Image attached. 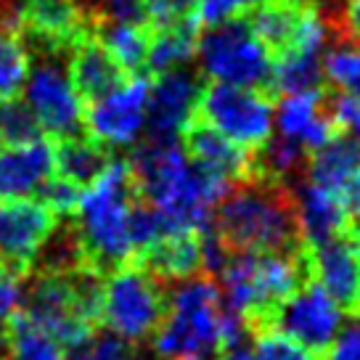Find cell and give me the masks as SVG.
<instances>
[{
	"instance_id": "d4e9b609",
	"label": "cell",
	"mask_w": 360,
	"mask_h": 360,
	"mask_svg": "<svg viewBox=\"0 0 360 360\" xmlns=\"http://www.w3.org/2000/svg\"><path fill=\"white\" fill-rule=\"evenodd\" d=\"M93 11V8H90ZM93 34L130 77H146L148 27L106 22L93 13Z\"/></svg>"
},
{
	"instance_id": "e0dca14e",
	"label": "cell",
	"mask_w": 360,
	"mask_h": 360,
	"mask_svg": "<svg viewBox=\"0 0 360 360\" xmlns=\"http://www.w3.org/2000/svg\"><path fill=\"white\" fill-rule=\"evenodd\" d=\"M328 85L302 93H286L276 106V122L281 135L297 141L310 154L337 135L331 112H328Z\"/></svg>"
},
{
	"instance_id": "83f0119b",
	"label": "cell",
	"mask_w": 360,
	"mask_h": 360,
	"mask_svg": "<svg viewBox=\"0 0 360 360\" xmlns=\"http://www.w3.org/2000/svg\"><path fill=\"white\" fill-rule=\"evenodd\" d=\"M30 75V53L16 30L0 27V96H19Z\"/></svg>"
},
{
	"instance_id": "60d3db41",
	"label": "cell",
	"mask_w": 360,
	"mask_h": 360,
	"mask_svg": "<svg viewBox=\"0 0 360 360\" xmlns=\"http://www.w3.org/2000/svg\"><path fill=\"white\" fill-rule=\"evenodd\" d=\"M11 19V0H0V24Z\"/></svg>"
},
{
	"instance_id": "ffe728a7",
	"label": "cell",
	"mask_w": 360,
	"mask_h": 360,
	"mask_svg": "<svg viewBox=\"0 0 360 360\" xmlns=\"http://www.w3.org/2000/svg\"><path fill=\"white\" fill-rule=\"evenodd\" d=\"M53 175V141L37 138L16 148H0V199L32 196Z\"/></svg>"
},
{
	"instance_id": "f546056e",
	"label": "cell",
	"mask_w": 360,
	"mask_h": 360,
	"mask_svg": "<svg viewBox=\"0 0 360 360\" xmlns=\"http://www.w3.org/2000/svg\"><path fill=\"white\" fill-rule=\"evenodd\" d=\"M252 342H255V352H257L255 358L257 360H321V355L310 352L304 345H300L297 339H292L278 328L259 331L252 337Z\"/></svg>"
},
{
	"instance_id": "d590c367",
	"label": "cell",
	"mask_w": 360,
	"mask_h": 360,
	"mask_svg": "<svg viewBox=\"0 0 360 360\" xmlns=\"http://www.w3.org/2000/svg\"><path fill=\"white\" fill-rule=\"evenodd\" d=\"M334 37L337 43L360 45V0H342Z\"/></svg>"
},
{
	"instance_id": "5b68a950",
	"label": "cell",
	"mask_w": 360,
	"mask_h": 360,
	"mask_svg": "<svg viewBox=\"0 0 360 360\" xmlns=\"http://www.w3.org/2000/svg\"><path fill=\"white\" fill-rule=\"evenodd\" d=\"M169 304V286L141 262H124L106 276L103 286V323L109 331L133 342L154 337Z\"/></svg>"
},
{
	"instance_id": "f1b7e54d",
	"label": "cell",
	"mask_w": 360,
	"mask_h": 360,
	"mask_svg": "<svg viewBox=\"0 0 360 360\" xmlns=\"http://www.w3.org/2000/svg\"><path fill=\"white\" fill-rule=\"evenodd\" d=\"M323 77L342 93L360 98V45L342 43L323 56Z\"/></svg>"
},
{
	"instance_id": "603a6c76",
	"label": "cell",
	"mask_w": 360,
	"mask_h": 360,
	"mask_svg": "<svg viewBox=\"0 0 360 360\" xmlns=\"http://www.w3.org/2000/svg\"><path fill=\"white\" fill-rule=\"evenodd\" d=\"M112 162V148L93 135L82 133L53 141V167L58 169V178L75 183L82 191L101 178Z\"/></svg>"
},
{
	"instance_id": "52a82bcc",
	"label": "cell",
	"mask_w": 360,
	"mask_h": 360,
	"mask_svg": "<svg viewBox=\"0 0 360 360\" xmlns=\"http://www.w3.org/2000/svg\"><path fill=\"white\" fill-rule=\"evenodd\" d=\"M273 106L276 101L262 90L204 79L193 114L210 127H214L217 133L231 138L233 143L255 151L270 138Z\"/></svg>"
},
{
	"instance_id": "7c38bea8",
	"label": "cell",
	"mask_w": 360,
	"mask_h": 360,
	"mask_svg": "<svg viewBox=\"0 0 360 360\" xmlns=\"http://www.w3.org/2000/svg\"><path fill=\"white\" fill-rule=\"evenodd\" d=\"M148 77H130L85 109V130L109 148L133 146L146 122Z\"/></svg>"
},
{
	"instance_id": "484cf974",
	"label": "cell",
	"mask_w": 360,
	"mask_h": 360,
	"mask_svg": "<svg viewBox=\"0 0 360 360\" xmlns=\"http://www.w3.org/2000/svg\"><path fill=\"white\" fill-rule=\"evenodd\" d=\"M67 349L58 345L27 310H13L6 318V360H64Z\"/></svg>"
},
{
	"instance_id": "cb8c5ba5",
	"label": "cell",
	"mask_w": 360,
	"mask_h": 360,
	"mask_svg": "<svg viewBox=\"0 0 360 360\" xmlns=\"http://www.w3.org/2000/svg\"><path fill=\"white\" fill-rule=\"evenodd\" d=\"M202 34V19L167 24V27H148V53L146 77H157L172 69L188 67L196 58V45Z\"/></svg>"
},
{
	"instance_id": "e575fe53",
	"label": "cell",
	"mask_w": 360,
	"mask_h": 360,
	"mask_svg": "<svg viewBox=\"0 0 360 360\" xmlns=\"http://www.w3.org/2000/svg\"><path fill=\"white\" fill-rule=\"evenodd\" d=\"M257 3L262 0H202L199 6V19L202 24H220L228 19H238V16H247Z\"/></svg>"
},
{
	"instance_id": "8d00e7d4",
	"label": "cell",
	"mask_w": 360,
	"mask_h": 360,
	"mask_svg": "<svg viewBox=\"0 0 360 360\" xmlns=\"http://www.w3.org/2000/svg\"><path fill=\"white\" fill-rule=\"evenodd\" d=\"M321 360H360V315L339 334Z\"/></svg>"
},
{
	"instance_id": "1f68e13d",
	"label": "cell",
	"mask_w": 360,
	"mask_h": 360,
	"mask_svg": "<svg viewBox=\"0 0 360 360\" xmlns=\"http://www.w3.org/2000/svg\"><path fill=\"white\" fill-rule=\"evenodd\" d=\"M148 11V27H167V24L199 19L202 0H143Z\"/></svg>"
},
{
	"instance_id": "30bf717a",
	"label": "cell",
	"mask_w": 360,
	"mask_h": 360,
	"mask_svg": "<svg viewBox=\"0 0 360 360\" xmlns=\"http://www.w3.org/2000/svg\"><path fill=\"white\" fill-rule=\"evenodd\" d=\"M64 56H30L27 103L51 141L85 133V109L61 67Z\"/></svg>"
},
{
	"instance_id": "5bb4252c",
	"label": "cell",
	"mask_w": 360,
	"mask_h": 360,
	"mask_svg": "<svg viewBox=\"0 0 360 360\" xmlns=\"http://www.w3.org/2000/svg\"><path fill=\"white\" fill-rule=\"evenodd\" d=\"M202 69L180 67L148 79L146 124L148 138H178L183 122L193 114L204 85Z\"/></svg>"
},
{
	"instance_id": "f35d334b",
	"label": "cell",
	"mask_w": 360,
	"mask_h": 360,
	"mask_svg": "<svg viewBox=\"0 0 360 360\" xmlns=\"http://www.w3.org/2000/svg\"><path fill=\"white\" fill-rule=\"evenodd\" d=\"M217 360H257L249 349H241V347H233V349H228L225 355H220Z\"/></svg>"
},
{
	"instance_id": "2e32d148",
	"label": "cell",
	"mask_w": 360,
	"mask_h": 360,
	"mask_svg": "<svg viewBox=\"0 0 360 360\" xmlns=\"http://www.w3.org/2000/svg\"><path fill=\"white\" fill-rule=\"evenodd\" d=\"M178 141L186 157L207 167L210 172L225 178L228 183H244L255 180V151L238 146L223 133H217L214 127L191 114L178 133Z\"/></svg>"
},
{
	"instance_id": "d6a6232c",
	"label": "cell",
	"mask_w": 360,
	"mask_h": 360,
	"mask_svg": "<svg viewBox=\"0 0 360 360\" xmlns=\"http://www.w3.org/2000/svg\"><path fill=\"white\" fill-rule=\"evenodd\" d=\"M98 19L120 24H138V27H148V11L143 0H101L96 6H90Z\"/></svg>"
},
{
	"instance_id": "4dcf8cb0",
	"label": "cell",
	"mask_w": 360,
	"mask_h": 360,
	"mask_svg": "<svg viewBox=\"0 0 360 360\" xmlns=\"http://www.w3.org/2000/svg\"><path fill=\"white\" fill-rule=\"evenodd\" d=\"M37 199L40 202H45L53 212L58 214V217H67V220H72L75 214H77L79 210V199H82V188L79 186H75V183H69V180L64 178H51L45 180L43 186L37 188Z\"/></svg>"
},
{
	"instance_id": "ab89813d",
	"label": "cell",
	"mask_w": 360,
	"mask_h": 360,
	"mask_svg": "<svg viewBox=\"0 0 360 360\" xmlns=\"http://www.w3.org/2000/svg\"><path fill=\"white\" fill-rule=\"evenodd\" d=\"M64 360H93V355L88 352V347H85V345H79V347L72 349V355H69V358H64Z\"/></svg>"
},
{
	"instance_id": "9a60e30c",
	"label": "cell",
	"mask_w": 360,
	"mask_h": 360,
	"mask_svg": "<svg viewBox=\"0 0 360 360\" xmlns=\"http://www.w3.org/2000/svg\"><path fill=\"white\" fill-rule=\"evenodd\" d=\"M304 178L355 214L360 207V143L345 133L328 138L323 146L307 154Z\"/></svg>"
},
{
	"instance_id": "d6986e66",
	"label": "cell",
	"mask_w": 360,
	"mask_h": 360,
	"mask_svg": "<svg viewBox=\"0 0 360 360\" xmlns=\"http://www.w3.org/2000/svg\"><path fill=\"white\" fill-rule=\"evenodd\" d=\"M310 8L313 0H262L247 13L249 27L268 51L270 61L283 58L297 45Z\"/></svg>"
},
{
	"instance_id": "7402d4cb",
	"label": "cell",
	"mask_w": 360,
	"mask_h": 360,
	"mask_svg": "<svg viewBox=\"0 0 360 360\" xmlns=\"http://www.w3.org/2000/svg\"><path fill=\"white\" fill-rule=\"evenodd\" d=\"M294 199H297L300 231H302V238L307 247H318L328 238L349 231L352 212L339 199H334L323 188H318L307 178L294 188Z\"/></svg>"
},
{
	"instance_id": "6da1fadb",
	"label": "cell",
	"mask_w": 360,
	"mask_h": 360,
	"mask_svg": "<svg viewBox=\"0 0 360 360\" xmlns=\"http://www.w3.org/2000/svg\"><path fill=\"white\" fill-rule=\"evenodd\" d=\"M210 225L228 255L297 252L307 247L297 220L294 188L283 180L236 183L217 202Z\"/></svg>"
},
{
	"instance_id": "ac0fdd59",
	"label": "cell",
	"mask_w": 360,
	"mask_h": 360,
	"mask_svg": "<svg viewBox=\"0 0 360 360\" xmlns=\"http://www.w3.org/2000/svg\"><path fill=\"white\" fill-rule=\"evenodd\" d=\"M67 56L69 82H72V90L77 93L82 106L109 96L112 90H117L130 79V75L114 61V56L98 43V37L93 32L79 37L77 43L69 48Z\"/></svg>"
},
{
	"instance_id": "277c9868",
	"label": "cell",
	"mask_w": 360,
	"mask_h": 360,
	"mask_svg": "<svg viewBox=\"0 0 360 360\" xmlns=\"http://www.w3.org/2000/svg\"><path fill=\"white\" fill-rule=\"evenodd\" d=\"M138 196L124 159H114L101 178L82 191L79 210L72 217L85 265L109 276L133 259L130 204Z\"/></svg>"
},
{
	"instance_id": "7a4b0ae2",
	"label": "cell",
	"mask_w": 360,
	"mask_h": 360,
	"mask_svg": "<svg viewBox=\"0 0 360 360\" xmlns=\"http://www.w3.org/2000/svg\"><path fill=\"white\" fill-rule=\"evenodd\" d=\"M247 331L223 302L220 283L210 273L180 281L169 292L167 315L154 334L159 360H217L238 347Z\"/></svg>"
},
{
	"instance_id": "836d02e7",
	"label": "cell",
	"mask_w": 360,
	"mask_h": 360,
	"mask_svg": "<svg viewBox=\"0 0 360 360\" xmlns=\"http://www.w3.org/2000/svg\"><path fill=\"white\" fill-rule=\"evenodd\" d=\"M88 352L93 360H133L135 358V345L127 342L124 337L114 334V331H96L93 337L85 342Z\"/></svg>"
},
{
	"instance_id": "74e56055",
	"label": "cell",
	"mask_w": 360,
	"mask_h": 360,
	"mask_svg": "<svg viewBox=\"0 0 360 360\" xmlns=\"http://www.w3.org/2000/svg\"><path fill=\"white\" fill-rule=\"evenodd\" d=\"M24 302V278L0 268V321H6Z\"/></svg>"
},
{
	"instance_id": "b9f144b4",
	"label": "cell",
	"mask_w": 360,
	"mask_h": 360,
	"mask_svg": "<svg viewBox=\"0 0 360 360\" xmlns=\"http://www.w3.org/2000/svg\"><path fill=\"white\" fill-rule=\"evenodd\" d=\"M352 223H355V225H360V207H358V212L352 214Z\"/></svg>"
},
{
	"instance_id": "ba28073f",
	"label": "cell",
	"mask_w": 360,
	"mask_h": 360,
	"mask_svg": "<svg viewBox=\"0 0 360 360\" xmlns=\"http://www.w3.org/2000/svg\"><path fill=\"white\" fill-rule=\"evenodd\" d=\"M11 19L30 56H67L93 32V11L79 0H16Z\"/></svg>"
},
{
	"instance_id": "44dd1931",
	"label": "cell",
	"mask_w": 360,
	"mask_h": 360,
	"mask_svg": "<svg viewBox=\"0 0 360 360\" xmlns=\"http://www.w3.org/2000/svg\"><path fill=\"white\" fill-rule=\"evenodd\" d=\"M135 262L148 268L157 278L175 286L180 281H188L193 276L204 273V244H202V228L199 231H175L162 236L157 244L138 255Z\"/></svg>"
},
{
	"instance_id": "3957f363",
	"label": "cell",
	"mask_w": 360,
	"mask_h": 360,
	"mask_svg": "<svg viewBox=\"0 0 360 360\" xmlns=\"http://www.w3.org/2000/svg\"><path fill=\"white\" fill-rule=\"evenodd\" d=\"M223 302L238 315L247 337L273 326V318L297 289L310 281L307 247L297 252H238L228 255L214 276Z\"/></svg>"
},
{
	"instance_id": "4fadbf2b",
	"label": "cell",
	"mask_w": 360,
	"mask_h": 360,
	"mask_svg": "<svg viewBox=\"0 0 360 360\" xmlns=\"http://www.w3.org/2000/svg\"><path fill=\"white\" fill-rule=\"evenodd\" d=\"M310 276L334 300L342 313L360 315V244L349 231L307 247Z\"/></svg>"
},
{
	"instance_id": "4316f807",
	"label": "cell",
	"mask_w": 360,
	"mask_h": 360,
	"mask_svg": "<svg viewBox=\"0 0 360 360\" xmlns=\"http://www.w3.org/2000/svg\"><path fill=\"white\" fill-rule=\"evenodd\" d=\"M43 138L30 103L19 96H0V148H16Z\"/></svg>"
},
{
	"instance_id": "9c48e42d",
	"label": "cell",
	"mask_w": 360,
	"mask_h": 360,
	"mask_svg": "<svg viewBox=\"0 0 360 360\" xmlns=\"http://www.w3.org/2000/svg\"><path fill=\"white\" fill-rule=\"evenodd\" d=\"M58 220L40 199H0V268L27 281Z\"/></svg>"
},
{
	"instance_id": "8992f818",
	"label": "cell",
	"mask_w": 360,
	"mask_h": 360,
	"mask_svg": "<svg viewBox=\"0 0 360 360\" xmlns=\"http://www.w3.org/2000/svg\"><path fill=\"white\" fill-rule=\"evenodd\" d=\"M196 56L202 61L204 77L262 90L273 101H278L273 90V61L255 37L247 16L212 24L207 32L199 34Z\"/></svg>"
},
{
	"instance_id": "8fae6325",
	"label": "cell",
	"mask_w": 360,
	"mask_h": 360,
	"mask_svg": "<svg viewBox=\"0 0 360 360\" xmlns=\"http://www.w3.org/2000/svg\"><path fill=\"white\" fill-rule=\"evenodd\" d=\"M339 326H342V310L321 289V283L310 278L302 289H297L278 307L270 328H278L283 334H289L310 352L323 358V352L337 339Z\"/></svg>"
}]
</instances>
